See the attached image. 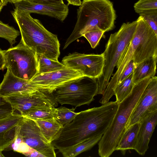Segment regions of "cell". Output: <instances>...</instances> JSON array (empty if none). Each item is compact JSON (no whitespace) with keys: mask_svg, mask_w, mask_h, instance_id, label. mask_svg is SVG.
Here are the masks:
<instances>
[{"mask_svg":"<svg viewBox=\"0 0 157 157\" xmlns=\"http://www.w3.org/2000/svg\"><path fill=\"white\" fill-rule=\"evenodd\" d=\"M118 103L111 101L78 112L73 121L63 126L52 142L59 152L96 136L103 135L117 111Z\"/></svg>","mask_w":157,"mask_h":157,"instance_id":"obj_1","label":"cell"},{"mask_svg":"<svg viewBox=\"0 0 157 157\" xmlns=\"http://www.w3.org/2000/svg\"><path fill=\"white\" fill-rule=\"evenodd\" d=\"M134 34L129 44L120 57L117 71L113 74L101 98L109 101L114 95L113 89L128 63L133 60L135 65L151 57H157V35L140 16Z\"/></svg>","mask_w":157,"mask_h":157,"instance_id":"obj_2","label":"cell"},{"mask_svg":"<svg viewBox=\"0 0 157 157\" xmlns=\"http://www.w3.org/2000/svg\"><path fill=\"white\" fill-rule=\"evenodd\" d=\"M77 14L75 25L63 49L88 31L99 30L105 32L115 27L116 12L109 0H83Z\"/></svg>","mask_w":157,"mask_h":157,"instance_id":"obj_3","label":"cell"},{"mask_svg":"<svg viewBox=\"0 0 157 157\" xmlns=\"http://www.w3.org/2000/svg\"><path fill=\"white\" fill-rule=\"evenodd\" d=\"M11 13L18 26L24 44L36 55L58 60L60 44L57 36L46 29L30 13L15 8Z\"/></svg>","mask_w":157,"mask_h":157,"instance_id":"obj_4","label":"cell"},{"mask_svg":"<svg viewBox=\"0 0 157 157\" xmlns=\"http://www.w3.org/2000/svg\"><path fill=\"white\" fill-rule=\"evenodd\" d=\"M151 78H146L135 83L131 93L118 103L111 124L98 142V153L100 157H109L115 151L132 112Z\"/></svg>","mask_w":157,"mask_h":157,"instance_id":"obj_5","label":"cell"},{"mask_svg":"<svg viewBox=\"0 0 157 157\" xmlns=\"http://www.w3.org/2000/svg\"><path fill=\"white\" fill-rule=\"evenodd\" d=\"M137 24L136 20L123 23L118 31L110 35L102 53L105 59L103 73L97 79L98 94H102L104 91L120 57L133 37Z\"/></svg>","mask_w":157,"mask_h":157,"instance_id":"obj_6","label":"cell"},{"mask_svg":"<svg viewBox=\"0 0 157 157\" xmlns=\"http://www.w3.org/2000/svg\"><path fill=\"white\" fill-rule=\"evenodd\" d=\"M98 90L97 79L83 75L62 84L51 92L61 105L69 104L76 107L89 105L98 94Z\"/></svg>","mask_w":157,"mask_h":157,"instance_id":"obj_7","label":"cell"},{"mask_svg":"<svg viewBox=\"0 0 157 157\" xmlns=\"http://www.w3.org/2000/svg\"><path fill=\"white\" fill-rule=\"evenodd\" d=\"M6 68L18 78L31 80L37 73L36 53L21 40L15 47L4 50Z\"/></svg>","mask_w":157,"mask_h":157,"instance_id":"obj_8","label":"cell"},{"mask_svg":"<svg viewBox=\"0 0 157 157\" xmlns=\"http://www.w3.org/2000/svg\"><path fill=\"white\" fill-rule=\"evenodd\" d=\"M13 108L24 117L35 110L56 107L58 103L49 90L37 89L5 97Z\"/></svg>","mask_w":157,"mask_h":157,"instance_id":"obj_9","label":"cell"},{"mask_svg":"<svg viewBox=\"0 0 157 157\" xmlns=\"http://www.w3.org/2000/svg\"><path fill=\"white\" fill-rule=\"evenodd\" d=\"M15 135L45 157L56 156L54 146L52 143H48L44 137L34 120L23 117L16 127Z\"/></svg>","mask_w":157,"mask_h":157,"instance_id":"obj_10","label":"cell"},{"mask_svg":"<svg viewBox=\"0 0 157 157\" xmlns=\"http://www.w3.org/2000/svg\"><path fill=\"white\" fill-rule=\"evenodd\" d=\"M61 63L83 75L97 79L102 74L105 59L102 53L86 54L74 52L63 57Z\"/></svg>","mask_w":157,"mask_h":157,"instance_id":"obj_11","label":"cell"},{"mask_svg":"<svg viewBox=\"0 0 157 157\" xmlns=\"http://www.w3.org/2000/svg\"><path fill=\"white\" fill-rule=\"evenodd\" d=\"M157 110V77L151 78L126 124L125 129L138 123L149 113Z\"/></svg>","mask_w":157,"mask_h":157,"instance_id":"obj_12","label":"cell"},{"mask_svg":"<svg viewBox=\"0 0 157 157\" xmlns=\"http://www.w3.org/2000/svg\"><path fill=\"white\" fill-rule=\"evenodd\" d=\"M83 75L79 71L67 67L52 72L37 73L29 82L36 88L47 90L51 92L62 84Z\"/></svg>","mask_w":157,"mask_h":157,"instance_id":"obj_13","label":"cell"},{"mask_svg":"<svg viewBox=\"0 0 157 157\" xmlns=\"http://www.w3.org/2000/svg\"><path fill=\"white\" fill-rule=\"evenodd\" d=\"M14 4L15 9L23 12L47 15L62 21L66 19L68 13V5L64 3L48 5L22 0Z\"/></svg>","mask_w":157,"mask_h":157,"instance_id":"obj_14","label":"cell"},{"mask_svg":"<svg viewBox=\"0 0 157 157\" xmlns=\"http://www.w3.org/2000/svg\"><path fill=\"white\" fill-rule=\"evenodd\" d=\"M157 122V110L145 116L139 122L140 127L134 148L140 155H144Z\"/></svg>","mask_w":157,"mask_h":157,"instance_id":"obj_15","label":"cell"},{"mask_svg":"<svg viewBox=\"0 0 157 157\" xmlns=\"http://www.w3.org/2000/svg\"><path fill=\"white\" fill-rule=\"evenodd\" d=\"M29 81L17 77L7 70L0 83V96L5 97L37 89L30 83Z\"/></svg>","mask_w":157,"mask_h":157,"instance_id":"obj_16","label":"cell"},{"mask_svg":"<svg viewBox=\"0 0 157 157\" xmlns=\"http://www.w3.org/2000/svg\"><path fill=\"white\" fill-rule=\"evenodd\" d=\"M23 118L21 114L14 113L6 118L0 120V152L5 150L13 141L16 127Z\"/></svg>","mask_w":157,"mask_h":157,"instance_id":"obj_17","label":"cell"},{"mask_svg":"<svg viewBox=\"0 0 157 157\" xmlns=\"http://www.w3.org/2000/svg\"><path fill=\"white\" fill-rule=\"evenodd\" d=\"M157 57H151L135 65L132 80L135 84L146 78H152L156 73Z\"/></svg>","mask_w":157,"mask_h":157,"instance_id":"obj_18","label":"cell"},{"mask_svg":"<svg viewBox=\"0 0 157 157\" xmlns=\"http://www.w3.org/2000/svg\"><path fill=\"white\" fill-rule=\"evenodd\" d=\"M33 119L36 122L41 133L49 143H52L57 138L63 127L56 119L50 120Z\"/></svg>","mask_w":157,"mask_h":157,"instance_id":"obj_19","label":"cell"},{"mask_svg":"<svg viewBox=\"0 0 157 157\" xmlns=\"http://www.w3.org/2000/svg\"><path fill=\"white\" fill-rule=\"evenodd\" d=\"M140 123H136L126 128L121 136L116 147L115 150L120 151L123 154L128 150H134Z\"/></svg>","mask_w":157,"mask_h":157,"instance_id":"obj_20","label":"cell"},{"mask_svg":"<svg viewBox=\"0 0 157 157\" xmlns=\"http://www.w3.org/2000/svg\"><path fill=\"white\" fill-rule=\"evenodd\" d=\"M102 135L96 136L82 142L74 146L62 150L60 152L64 157H74L81 153L88 150L98 142Z\"/></svg>","mask_w":157,"mask_h":157,"instance_id":"obj_21","label":"cell"},{"mask_svg":"<svg viewBox=\"0 0 157 157\" xmlns=\"http://www.w3.org/2000/svg\"><path fill=\"white\" fill-rule=\"evenodd\" d=\"M133 74L118 83L113 89L114 95L116 97V101L121 102L131 92L135 84L132 80Z\"/></svg>","mask_w":157,"mask_h":157,"instance_id":"obj_22","label":"cell"},{"mask_svg":"<svg viewBox=\"0 0 157 157\" xmlns=\"http://www.w3.org/2000/svg\"><path fill=\"white\" fill-rule=\"evenodd\" d=\"M36 56L38 66L37 73L51 72L67 67L58 60L51 59L42 55H36Z\"/></svg>","mask_w":157,"mask_h":157,"instance_id":"obj_23","label":"cell"},{"mask_svg":"<svg viewBox=\"0 0 157 157\" xmlns=\"http://www.w3.org/2000/svg\"><path fill=\"white\" fill-rule=\"evenodd\" d=\"M75 109L62 106L56 108V119L63 126L71 122L78 114L75 112Z\"/></svg>","mask_w":157,"mask_h":157,"instance_id":"obj_24","label":"cell"},{"mask_svg":"<svg viewBox=\"0 0 157 157\" xmlns=\"http://www.w3.org/2000/svg\"><path fill=\"white\" fill-rule=\"evenodd\" d=\"M20 33L19 31L0 20V38L7 40L11 47L16 42V39Z\"/></svg>","mask_w":157,"mask_h":157,"instance_id":"obj_25","label":"cell"},{"mask_svg":"<svg viewBox=\"0 0 157 157\" xmlns=\"http://www.w3.org/2000/svg\"><path fill=\"white\" fill-rule=\"evenodd\" d=\"M56 108L39 109L32 111L25 116L32 119L50 120L56 119Z\"/></svg>","mask_w":157,"mask_h":157,"instance_id":"obj_26","label":"cell"},{"mask_svg":"<svg viewBox=\"0 0 157 157\" xmlns=\"http://www.w3.org/2000/svg\"><path fill=\"white\" fill-rule=\"evenodd\" d=\"M139 14L157 35V9L145 11Z\"/></svg>","mask_w":157,"mask_h":157,"instance_id":"obj_27","label":"cell"},{"mask_svg":"<svg viewBox=\"0 0 157 157\" xmlns=\"http://www.w3.org/2000/svg\"><path fill=\"white\" fill-rule=\"evenodd\" d=\"M134 7L135 12L138 13L157 9V0H139L134 4Z\"/></svg>","mask_w":157,"mask_h":157,"instance_id":"obj_28","label":"cell"},{"mask_svg":"<svg viewBox=\"0 0 157 157\" xmlns=\"http://www.w3.org/2000/svg\"><path fill=\"white\" fill-rule=\"evenodd\" d=\"M104 33L99 30H92L86 33L82 36L87 40L91 48H94L98 45Z\"/></svg>","mask_w":157,"mask_h":157,"instance_id":"obj_29","label":"cell"},{"mask_svg":"<svg viewBox=\"0 0 157 157\" xmlns=\"http://www.w3.org/2000/svg\"><path fill=\"white\" fill-rule=\"evenodd\" d=\"M13 108L5 97L0 96V120L3 119L13 114Z\"/></svg>","mask_w":157,"mask_h":157,"instance_id":"obj_30","label":"cell"},{"mask_svg":"<svg viewBox=\"0 0 157 157\" xmlns=\"http://www.w3.org/2000/svg\"><path fill=\"white\" fill-rule=\"evenodd\" d=\"M135 65V64L133 60H131L128 63L119 79L117 84L127 78L133 73Z\"/></svg>","mask_w":157,"mask_h":157,"instance_id":"obj_31","label":"cell"},{"mask_svg":"<svg viewBox=\"0 0 157 157\" xmlns=\"http://www.w3.org/2000/svg\"><path fill=\"white\" fill-rule=\"evenodd\" d=\"M30 1L43 4H56L63 3V0H28Z\"/></svg>","mask_w":157,"mask_h":157,"instance_id":"obj_32","label":"cell"},{"mask_svg":"<svg viewBox=\"0 0 157 157\" xmlns=\"http://www.w3.org/2000/svg\"><path fill=\"white\" fill-rule=\"evenodd\" d=\"M6 69V62L4 53V50L0 48V70Z\"/></svg>","mask_w":157,"mask_h":157,"instance_id":"obj_33","label":"cell"},{"mask_svg":"<svg viewBox=\"0 0 157 157\" xmlns=\"http://www.w3.org/2000/svg\"><path fill=\"white\" fill-rule=\"evenodd\" d=\"M68 2V5L71 4L74 6H80L82 2L81 0H67Z\"/></svg>","mask_w":157,"mask_h":157,"instance_id":"obj_34","label":"cell"},{"mask_svg":"<svg viewBox=\"0 0 157 157\" xmlns=\"http://www.w3.org/2000/svg\"><path fill=\"white\" fill-rule=\"evenodd\" d=\"M8 2L6 0H0V13L3 7L6 6Z\"/></svg>","mask_w":157,"mask_h":157,"instance_id":"obj_35","label":"cell"},{"mask_svg":"<svg viewBox=\"0 0 157 157\" xmlns=\"http://www.w3.org/2000/svg\"><path fill=\"white\" fill-rule=\"evenodd\" d=\"M8 2H9L11 3H13V4H15L16 3H17L22 0H6Z\"/></svg>","mask_w":157,"mask_h":157,"instance_id":"obj_36","label":"cell"},{"mask_svg":"<svg viewBox=\"0 0 157 157\" xmlns=\"http://www.w3.org/2000/svg\"><path fill=\"white\" fill-rule=\"evenodd\" d=\"M0 157H4V156L2 154V152H0Z\"/></svg>","mask_w":157,"mask_h":157,"instance_id":"obj_37","label":"cell"}]
</instances>
